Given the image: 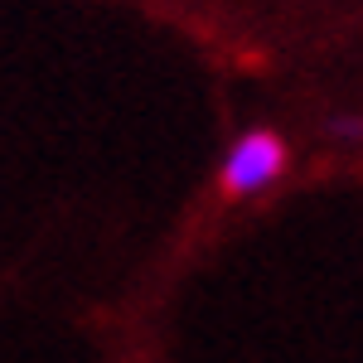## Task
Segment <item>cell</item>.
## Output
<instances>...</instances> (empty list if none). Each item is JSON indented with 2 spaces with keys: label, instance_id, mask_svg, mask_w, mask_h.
<instances>
[{
  "label": "cell",
  "instance_id": "1",
  "mask_svg": "<svg viewBox=\"0 0 363 363\" xmlns=\"http://www.w3.org/2000/svg\"><path fill=\"white\" fill-rule=\"evenodd\" d=\"M286 165V145L272 131H252L242 136L233 150H228V165H223V189L228 194H257L262 184H272Z\"/></svg>",
  "mask_w": 363,
  "mask_h": 363
}]
</instances>
